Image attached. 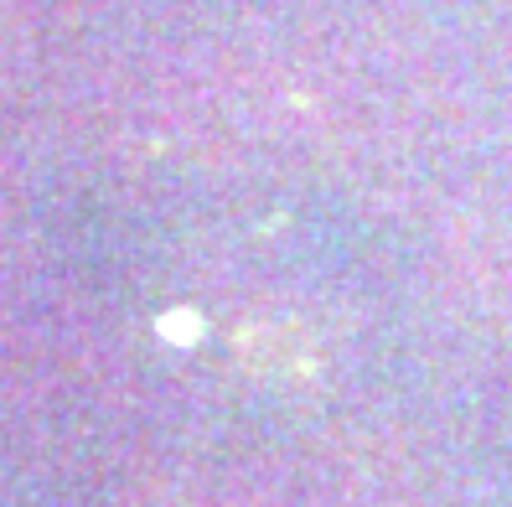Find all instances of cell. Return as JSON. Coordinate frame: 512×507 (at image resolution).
I'll return each instance as SVG.
<instances>
[{
  "label": "cell",
  "instance_id": "cell-1",
  "mask_svg": "<svg viewBox=\"0 0 512 507\" xmlns=\"http://www.w3.org/2000/svg\"><path fill=\"white\" fill-rule=\"evenodd\" d=\"M161 332H166V337H171V332H176V337H192V332H197V316H166Z\"/></svg>",
  "mask_w": 512,
  "mask_h": 507
}]
</instances>
